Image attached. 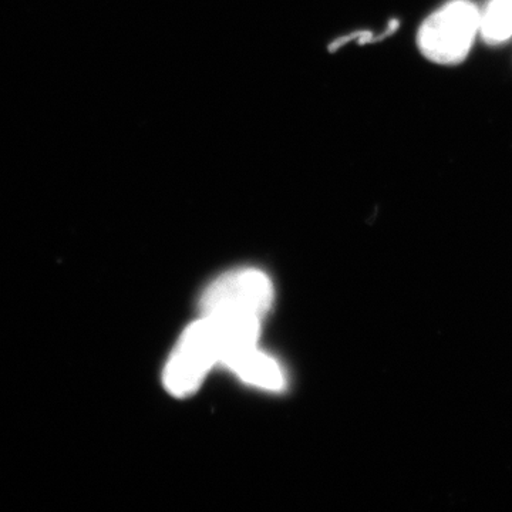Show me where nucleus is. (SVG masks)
I'll return each mask as SVG.
<instances>
[{
  "instance_id": "39448f33",
  "label": "nucleus",
  "mask_w": 512,
  "mask_h": 512,
  "mask_svg": "<svg viewBox=\"0 0 512 512\" xmlns=\"http://www.w3.org/2000/svg\"><path fill=\"white\" fill-rule=\"evenodd\" d=\"M480 35L488 45H501L512 36V0H491L480 16Z\"/></svg>"
},
{
  "instance_id": "7ed1b4c3",
  "label": "nucleus",
  "mask_w": 512,
  "mask_h": 512,
  "mask_svg": "<svg viewBox=\"0 0 512 512\" xmlns=\"http://www.w3.org/2000/svg\"><path fill=\"white\" fill-rule=\"evenodd\" d=\"M271 278L255 268H241L221 275L201 296V313L231 309L266 318L274 303Z\"/></svg>"
},
{
  "instance_id": "20e7f679",
  "label": "nucleus",
  "mask_w": 512,
  "mask_h": 512,
  "mask_svg": "<svg viewBox=\"0 0 512 512\" xmlns=\"http://www.w3.org/2000/svg\"><path fill=\"white\" fill-rule=\"evenodd\" d=\"M235 376L249 386L268 392H281L285 387V373L274 357L255 348L242 353L227 366Z\"/></svg>"
},
{
  "instance_id": "f03ea898",
  "label": "nucleus",
  "mask_w": 512,
  "mask_h": 512,
  "mask_svg": "<svg viewBox=\"0 0 512 512\" xmlns=\"http://www.w3.org/2000/svg\"><path fill=\"white\" fill-rule=\"evenodd\" d=\"M217 365H220L217 340L210 322L201 316L184 330L164 367L165 389L175 397L191 396Z\"/></svg>"
},
{
  "instance_id": "f257e3e1",
  "label": "nucleus",
  "mask_w": 512,
  "mask_h": 512,
  "mask_svg": "<svg viewBox=\"0 0 512 512\" xmlns=\"http://www.w3.org/2000/svg\"><path fill=\"white\" fill-rule=\"evenodd\" d=\"M480 16L470 0H451L421 25L417 35L420 52L434 63L463 62L480 35Z\"/></svg>"
}]
</instances>
